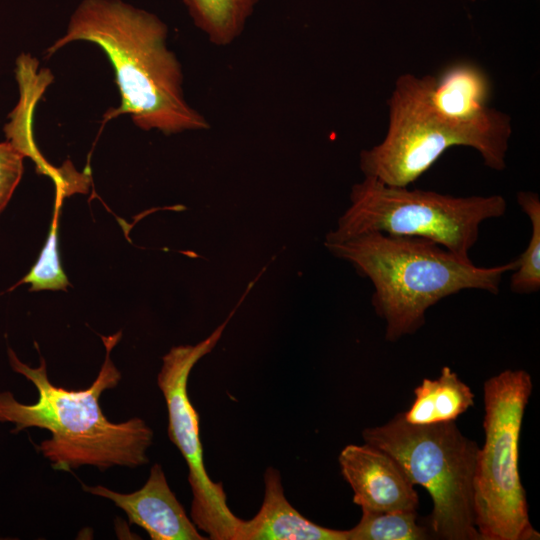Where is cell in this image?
I'll return each instance as SVG.
<instances>
[{"mask_svg":"<svg viewBox=\"0 0 540 540\" xmlns=\"http://www.w3.org/2000/svg\"><path fill=\"white\" fill-rule=\"evenodd\" d=\"M167 36L153 13L122 0H83L46 54L74 41L95 44L110 60L121 96L110 116L128 114L140 129L165 135L207 130L208 120L184 96L182 68Z\"/></svg>","mask_w":540,"mask_h":540,"instance_id":"obj_1","label":"cell"},{"mask_svg":"<svg viewBox=\"0 0 540 540\" xmlns=\"http://www.w3.org/2000/svg\"><path fill=\"white\" fill-rule=\"evenodd\" d=\"M121 337H102L106 357L93 383L86 389L55 386L48 378L45 359L33 368L8 349L12 369L25 376L38 391L34 404L18 402L11 392H0V422L15 424L12 433L37 427L51 433L38 450L56 470L71 471L83 465L105 470L112 466L137 467L146 464L153 432L144 420L134 417L112 423L103 414L100 396L117 386L121 373L110 358Z\"/></svg>","mask_w":540,"mask_h":540,"instance_id":"obj_2","label":"cell"},{"mask_svg":"<svg viewBox=\"0 0 540 540\" xmlns=\"http://www.w3.org/2000/svg\"><path fill=\"white\" fill-rule=\"evenodd\" d=\"M324 245L371 281V303L386 323L389 342L417 332L425 324L427 310L448 296L471 289L497 295L503 275L518 266L513 260L479 267L418 236L367 232Z\"/></svg>","mask_w":540,"mask_h":540,"instance_id":"obj_3","label":"cell"},{"mask_svg":"<svg viewBox=\"0 0 540 540\" xmlns=\"http://www.w3.org/2000/svg\"><path fill=\"white\" fill-rule=\"evenodd\" d=\"M387 105L389 121L384 139L359 155L364 176L406 187L454 146L473 148L492 170L506 168L512 135L510 115L494 108L477 121L451 119L428 101L423 76L410 73L397 78Z\"/></svg>","mask_w":540,"mask_h":540,"instance_id":"obj_4","label":"cell"},{"mask_svg":"<svg viewBox=\"0 0 540 540\" xmlns=\"http://www.w3.org/2000/svg\"><path fill=\"white\" fill-rule=\"evenodd\" d=\"M362 437L389 454L414 485L428 491L433 507L425 524L433 539L480 540L474 512L479 447L455 421L410 424L401 412L386 424L364 429Z\"/></svg>","mask_w":540,"mask_h":540,"instance_id":"obj_5","label":"cell"},{"mask_svg":"<svg viewBox=\"0 0 540 540\" xmlns=\"http://www.w3.org/2000/svg\"><path fill=\"white\" fill-rule=\"evenodd\" d=\"M349 198V207L325 243L381 232L427 238L464 258H469L481 224L507 210L502 195L452 196L387 185L368 176L352 186Z\"/></svg>","mask_w":540,"mask_h":540,"instance_id":"obj_6","label":"cell"},{"mask_svg":"<svg viewBox=\"0 0 540 540\" xmlns=\"http://www.w3.org/2000/svg\"><path fill=\"white\" fill-rule=\"evenodd\" d=\"M532 378L507 369L484 383L485 442L474 473L475 525L480 540H536L519 473V439Z\"/></svg>","mask_w":540,"mask_h":540,"instance_id":"obj_7","label":"cell"},{"mask_svg":"<svg viewBox=\"0 0 540 540\" xmlns=\"http://www.w3.org/2000/svg\"><path fill=\"white\" fill-rule=\"evenodd\" d=\"M251 290H246L227 318L204 340L195 345L172 347L162 358L157 375L168 411V435L188 466V481L193 499L191 519L208 539L236 540L241 518L228 507L221 482L209 477L203 460L199 414L188 395V379L195 364L216 346L222 334Z\"/></svg>","mask_w":540,"mask_h":540,"instance_id":"obj_8","label":"cell"},{"mask_svg":"<svg viewBox=\"0 0 540 540\" xmlns=\"http://www.w3.org/2000/svg\"><path fill=\"white\" fill-rule=\"evenodd\" d=\"M338 460L341 474L353 490V502L362 510L417 511L415 485L386 452L367 443L350 444Z\"/></svg>","mask_w":540,"mask_h":540,"instance_id":"obj_9","label":"cell"},{"mask_svg":"<svg viewBox=\"0 0 540 540\" xmlns=\"http://www.w3.org/2000/svg\"><path fill=\"white\" fill-rule=\"evenodd\" d=\"M83 489L112 501L126 513L130 524L144 529L152 540L208 539L186 514L158 463L151 467L146 483L132 493L116 492L102 485H83Z\"/></svg>","mask_w":540,"mask_h":540,"instance_id":"obj_10","label":"cell"},{"mask_svg":"<svg viewBox=\"0 0 540 540\" xmlns=\"http://www.w3.org/2000/svg\"><path fill=\"white\" fill-rule=\"evenodd\" d=\"M236 540H348V533L304 517L287 500L279 471L268 467L262 505L253 518L241 520Z\"/></svg>","mask_w":540,"mask_h":540,"instance_id":"obj_11","label":"cell"},{"mask_svg":"<svg viewBox=\"0 0 540 540\" xmlns=\"http://www.w3.org/2000/svg\"><path fill=\"white\" fill-rule=\"evenodd\" d=\"M426 96L435 110L462 122L485 118L489 107L491 82L486 72L471 62H457L438 76L424 75Z\"/></svg>","mask_w":540,"mask_h":540,"instance_id":"obj_12","label":"cell"},{"mask_svg":"<svg viewBox=\"0 0 540 540\" xmlns=\"http://www.w3.org/2000/svg\"><path fill=\"white\" fill-rule=\"evenodd\" d=\"M414 396L410 408L402 412L410 424L456 421L474 405V393L448 366L441 369L436 379H423L414 389Z\"/></svg>","mask_w":540,"mask_h":540,"instance_id":"obj_13","label":"cell"},{"mask_svg":"<svg viewBox=\"0 0 540 540\" xmlns=\"http://www.w3.org/2000/svg\"><path fill=\"white\" fill-rule=\"evenodd\" d=\"M195 26L215 46L240 37L258 0H183Z\"/></svg>","mask_w":540,"mask_h":540,"instance_id":"obj_14","label":"cell"},{"mask_svg":"<svg viewBox=\"0 0 540 540\" xmlns=\"http://www.w3.org/2000/svg\"><path fill=\"white\" fill-rule=\"evenodd\" d=\"M348 540L433 539L428 526L418 522L417 511L362 510L359 523L347 530Z\"/></svg>","mask_w":540,"mask_h":540,"instance_id":"obj_15","label":"cell"},{"mask_svg":"<svg viewBox=\"0 0 540 540\" xmlns=\"http://www.w3.org/2000/svg\"><path fill=\"white\" fill-rule=\"evenodd\" d=\"M517 203L531 223L528 245L517 260L518 266L510 280V290L515 294H532L540 289V199L532 191H519Z\"/></svg>","mask_w":540,"mask_h":540,"instance_id":"obj_16","label":"cell"},{"mask_svg":"<svg viewBox=\"0 0 540 540\" xmlns=\"http://www.w3.org/2000/svg\"><path fill=\"white\" fill-rule=\"evenodd\" d=\"M59 202L56 203L50 231L39 259L31 268L30 272L23 277L15 286L30 284L29 291L40 290H63L67 291L69 281L65 275L57 250V228L59 217Z\"/></svg>","mask_w":540,"mask_h":540,"instance_id":"obj_17","label":"cell"},{"mask_svg":"<svg viewBox=\"0 0 540 540\" xmlns=\"http://www.w3.org/2000/svg\"><path fill=\"white\" fill-rule=\"evenodd\" d=\"M24 157L25 154L11 141L0 142V213L21 180Z\"/></svg>","mask_w":540,"mask_h":540,"instance_id":"obj_18","label":"cell"},{"mask_svg":"<svg viewBox=\"0 0 540 540\" xmlns=\"http://www.w3.org/2000/svg\"><path fill=\"white\" fill-rule=\"evenodd\" d=\"M470 1L474 2V1H476V0H470Z\"/></svg>","mask_w":540,"mask_h":540,"instance_id":"obj_19","label":"cell"}]
</instances>
